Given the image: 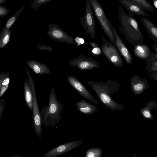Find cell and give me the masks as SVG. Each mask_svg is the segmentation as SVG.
I'll list each match as a JSON object with an SVG mask.
<instances>
[{"label":"cell","mask_w":157,"mask_h":157,"mask_svg":"<svg viewBox=\"0 0 157 157\" xmlns=\"http://www.w3.org/2000/svg\"><path fill=\"white\" fill-rule=\"evenodd\" d=\"M87 82L106 107L112 110H123V105L115 101L111 96L112 94L119 92L121 86L120 83L110 79L106 82L88 81Z\"/></svg>","instance_id":"obj_1"},{"label":"cell","mask_w":157,"mask_h":157,"mask_svg":"<svg viewBox=\"0 0 157 157\" xmlns=\"http://www.w3.org/2000/svg\"><path fill=\"white\" fill-rule=\"evenodd\" d=\"M118 14L121 25L118 27V29L128 42L132 47L137 44H144V37L135 18L127 14L120 5Z\"/></svg>","instance_id":"obj_2"},{"label":"cell","mask_w":157,"mask_h":157,"mask_svg":"<svg viewBox=\"0 0 157 157\" xmlns=\"http://www.w3.org/2000/svg\"><path fill=\"white\" fill-rule=\"evenodd\" d=\"M63 105L57 100L54 88L52 87L47 105H44L40 112L41 122L46 127L54 126L61 120Z\"/></svg>","instance_id":"obj_3"},{"label":"cell","mask_w":157,"mask_h":157,"mask_svg":"<svg viewBox=\"0 0 157 157\" xmlns=\"http://www.w3.org/2000/svg\"><path fill=\"white\" fill-rule=\"evenodd\" d=\"M92 9L97 21L110 42L117 49L115 38L102 6L97 0H91Z\"/></svg>","instance_id":"obj_4"},{"label":"cell","mask_w":157,"mask_h":157,"mask_svg":"<svg viewBox=\"0 0 157 157\" xmlns=\"http://www.w3.org/2000/svg\"><path fill=\"white\" fill-rule=\"evenodd\" d=\"M26 69L27 75L30 82L33 96V109L32 116L33 128L36 134L39 138L41 139L42 136V123L40 112L38 105L35 82L31 76L27 67Z\"/></svg>","instance_id":"obj_5"},{"label":"cell","mask_w":157,"mask_h":157,"mask_svg":"<svg viewBox=\"0 0 157 157\" xmlns=\"http://www.w3.org/2000/svg\"><path fill=\"white\" fill-rule=\"evenodd\" d=\"M101 40L103 43L100 47L102 53L113 66L117 67H123V60L118 50L110 42L103 36H101Z\"/></svg>","instance_id":"obj_6"},{"label":"cell","mask_w":157,"mask_h":157,"mask_svg":"<svg viewBox=\"0 0 157 157\" xmlns=\"http://www.w3.org/2000/svg\"><path fill=\"white\" fill-rule=\"evenodd\" d=\"M85 5V13L83 16H81L80 18V23L85 32L89 34L91 38L95 39L96 27L91 0H86Z\"/></svg>","instance_id":"obj_7"},{"label":"cell","mask_w":157,"mask_h":157,"mask_svg":"<svg viewBox=\"0 0 157 157\" xmlns=\"http://www.w3.org/2000/svg\"><path fill=\"white\" fill-rule=\"evenodd\" d=\"M47 27L49 30L47 32V34L49 36L50 39L55 41L76 44L73 37L60 29L57 24H51Z\"/></svg>","instance_id":"obj_8"},{"label":"cell","mask_w":157,"mask_h":157,"mask_svg":"<svg viewBox=\"0 0 157 157\" xmlns=\"http://www.w3.org/2000/svg\"><path fill=\"white\" fill-rule=\"evenodd\" d=\"M68 63L71 66L77 67L82 70L98 68L100 66V64L93 58L86 57L82 54L72 59Z\"/></svg>","instance_id":"obj_9"},{"label":"cell","mask_w":157,"mask_h":157,"mask_svg":"<svg viewBox=\"0 0 157 157\" xmlns=\"http://www.w3.org/2000/svg\"><path fill=\"white\" fill-rule=\"evenodd\" d=\"M82 140H77L67 142L55 147L44 154L43 157H56L71 151L80 146Z\"/></svg>","instance_id":"obj_10"},{"label":"cell","mask_w":157,"mask_h":157,"mask_svg":"<svg viewBox=\"0 0 157 157\" xmlns=\"http://www.w3.org/2000/svg\"><path fill=\"white\" fill-rule=\"evenodd\" d=\"M109 26L115 39L117 50L121 56L123 57L127 64L129 65L131 64L133 61V58L131 53L117 34V31L109 20Z\"/></svg>","instance_id":"obj_11"},{"label":"cell","mask_w":157,"mask_h":157,"mask_svg":"<svg viewBox=\"0 0 157 157\" xmlns=\"http://www.w3.org/2000/svg\"><path fill=\"white\" fill-rule=\"evenodd\" d=\"M68 83L80 94L93 103L99 104L82 83L73 76L69 75L67 78Z\"/></svg>","instance_id":"obj_12"},{"label":"cell","mask_w":157,"mask_h":157,"mask_svg":"<svg viewBox=\"0 0 157 157\" xmlns=\"http://www.w3.org/2000/svg\"><path fill=\"white\" fill-rule=\"evenodd\" d=\"M130 83L132 91L136 95L143 94L149 86L147 80L145 78H142L138 75H134L131 78Z\"/></svg>","instance_id":"obj_13"},{"label":"cell","mask_w":157,"mask_h":157,"mask_svg":"<svg viewBox=\"0 0 157 157\" xmlns=\"http://www.w3.org/2000/svg\"><path fill=\"white\" fill-rule=\"evenodd\" d=\"M133 53L136 57L145 61L152 57L154 53L151 52L149 47L145 44H137L134 46Z\"/></svg>","instance_id":"obj_14"},{"label":"cell","mask_w":157,"mask_h":157,"mask_svg":"<svg viewBox=\"0 0 157 157\" xmlns=\"http://www.w3.org/2000/svg\"><path fill=\"white\" fill-rule=\"evenodd\" d=\"M119 2L126 10L128 15L132 17L134 14L145 17H148L149 14L144 11L136 5L131 3L129 0H118Z\"/></svg>","instance_id":"obj_15"},{"label":"cell","mask_w":157,"mask_h":157,"mask_svg":"<svg viewBox=\"0 0 157 157\" xmlns=\"http://www.w3.org/2000/svg\"><path fill=\"white\" fill-rule=\"evenodd\" d=\"M27 63L28 66L36 74L49 75L51 73L50 69L45 64L33 60L27 61Z\"/></svg>","instance_id":"obj_16"},{"label":"cell","mask_w":157,"mask_h":157,"mask_svg":"<svg viewBox=\"0 0 157 157\" xmlns=\"http://www.w3.org/2000/svg\"><path fill=\"white\" fill-rule=\"evenodd\" d=\"M76 105L77 109L79 112L86 115L92 114L97 109L96 106L84 100L77 102Z\"/></svg>","instance_id":"obj_17"},{"label":"cell","mask_w":157,"mask_h":157,"mask_svg":"<svg viewBox=\"0 0 157 157\" xmlns=\"http://www.w3.org/2000/svg\"><path fill=\"white\" fill-rule=\"evenodd\" d=\"M140 21L148 35L157 43V27L151 21L146 17H142Z\"/></svg>","instance_id":"obj_18"},{"label":"cell","mask_w":157,"mask_h":157,"mask_svg":"<svg viewBox=\"0 0 157 157\" xmlns=\"http://www.w3.org/2000/svg\"><path fill=\"white\" fill-rule=\"evenodd\" d=\"M154 109H157V102L155 100H151L147 102L144 108L140 109V112L144 119L152 120L154 117L151 110Z\"/></svg>","instance_id":"obj_19"},{"label":"cell","mask_w":157,"mask_h":157,"mask_svg":"<svg viewBox=\"0 0 157 157\" xmlns=\"http://www.w3.org/2000/svg\"><path fill=\"white\" fill-rule=\"evenodd\" d=\"M24 97L26 105L29 109L33 112V96L29 80L26 79L24 85Z\"/></svg>","instance_id":"obj_20"},{"label":"cell","mask_w":157,"mask_h":157,"mask_svg":"<svg viewBox=\"0 0 157 157\" xmlns=\"http://www.w3.org/2000/svg\"><path fill=\"white\" fill-rule=\"evenodd\" d=\"M10 77L8 72H2L0 74V97L5 94L8 88Z\"/></svg>","instance_id":"obj_21"},{"label":"cell","mask_w":157,"mask_h":157,"mask_svg":"<svg viewBox=\"0 0 157 157\" xmlns=\"http://www.w3.org/2000/svg\"><path fill=\"white\" fill-rule=\"evenodd\" d=\"M10 30L5 26L0 33V49L8 44L10 40Z\"/></svg>","instance_id":"obj_22"},{"label":"cell","mask_w":157,"mask_h":157,"mask_svg":"<svg viewBox=\"0 0 157 157\" xmlns=\"http://www.w3.org/2000/svg\"><path fill=\"white\" fill-rule=\"evenodd\" d=\"M129 1L143 10H145L149 12L155 11L153 6L146 0H129Z\"/></svg>","instance_id":"obj_23"},{"label":"cell","mask_w":157,"mask_h":157,"mask_svg":"<svg viewBox=\"0 0 157 157\" xmlns=\"http://www.w3.org/2000/svg\"><path fill=\"white\" fill-rule=\"evenodd\" d=\"M146 64V69L148 73L157 71V59L153 56L145 61Z\"/></svg>","instance_id":"obj_24"},{"label":"cell","mask_w":157,"mask_h":157,"mask_svg":"<svg viewBox=\"0 0 157 157\" xmlns=\"http://www.w3.org/2000/svg\"><path fill=\"white\" fill-rule=\"evenodd\" d=\"M102 149L99 147H94L87 150L84 157H102Z\"/></svg>","instance_id":"obj_25"},{"label":"cell","mask_w":157,"mask_h":157,"mask_svg":"<svg viewBox=\"0 0 157 157\" xmlns=\"http://www.w3.org/2000/svg\"><path fill=\"white\" fill-rule=\"evenodd\" d=\"M24 6L19 9L16 13L11 17H10L7 21L5 27L7 29H10L13 25L16 22L18 17L19 16L21 11L25 8Z\"/></svg>","instance_id":"obj_26"},{"label":"cell","mask_w":157,"mask_h":157,"mask_svg":"<svg viewBox=\"0 0 157 157\" xmlns=\"http://www.w3.org/2000/svg\"><path fill=\"white\" fill-rule=\"evenodd\" d=\"M51 1L52 0H35L32 4L31 7L36 10L40 6Z\"/></svg>","instance_id":"obj_27"},{"label":"cell","mask_w":157,"mask_h":157,"mask_svg":"<svg viewBox=\"0 0 157 157\" xmlns=\"http://www.w3.org/2000/svg\"><path fill=\"white\" fill-rule=\"evenodd\" d=\"M9 10L6 7L0 6V17H4L7 15L10 12Z\"/></svg>","instance_id":"obj_28"},{"label":"cell","mask_w":157,"mask_h":157,"mask_svg":"<svg viewBox=\"0 0 157 157\" xmlns=\"http://www.w3.org/2000/svg\"><path fill=\"white\" fill-rule=\"evenodd\" d=\"M91 53L93 56H97L101 55L102 52L100 48L98 47L93 48L91 50Z\"/></svg>","instance_id":"obj_29"},{"label":"cell","mask_w":157,"mask_h":157,"mask_svg":"<svg viewBox=\"0 0 157 157\" xmlns=\"http://www.w3.org/2000/svg\"><path fill=\"white\" fill-rule=\"evenodd\" d=\"M5 105V101L3 98L0 100V120H1Z\"/></svg>","instance_id":"obj_30"},{"label":"cell","mask_w":157,"mask_h":157,"mask_svg":"<svg viewBox=\"0 0 157 157\" xmlns=\"http://www.w3.org/2000/svg\"><path fill=\"white\" fill-rule=\"evenodd\" d=\"M36 46L40 50H47L50 51H53L52 48L50 46L39 44L36 45Z\"/></svg>","instance_id":"obj_31"},{"label":"cell","mask_w":157,"mask_h":157,"mask_svg":"<svg viewBox=\"0 0 157 157\" xmlns=\"http://www.w3.org/2000/svg\"><path fill=\"white\" fill-rule=\"evenodd\" d=\"M74 39L75 43L77 44V46L84 44L85 41L83 38L77 36Z\"/></svg>","instance_id":"obj_32"},{"label":"cell","mask_w":157,"mask_h":157,"mask_svg":"<svg viewBox=\"0 0 157 157\" xmlns=\"http://www.w3.org/2000/svg\"><path fill=\"white\" fill-rule=\"evenodd\" d=\"M148 74L151 78L157 82V71H153Z\"/></svg>","instance_id":"obj_33"},{"label":"cell","mask_w":157,"mask_h":157,"mask_svg":"<svg viewBox=\"0 0 157 157\" xmlns=\"http://www.w3.org/2000/svg\"><path fill=\"white\" fill-rule=\"evenodd\" d=\"M152 47L155 52V53H154V56L156 59H157V43H155L153 44Z\"/></svg>","instance_id":"obj_34"},{"label":"cell","mask_w":157,"mask_h":157,"mask_svg":"<svg viewBox=\"0 0 157 157\" xmlns=\"http://www.w3.org/2000/svg\"><path fill=\"white\" fill-rule=\"evenodd\" d=\"M89 44L93 48L99 47L98 44L94 42H90L89 43Z\"/></svg>","instance_id":"obj_35"},{"label":"cell","mask_w":157,"mask_h":157,"mask_svg":"<svg viewBox=\"0 0 157 157\" xmlns=\"http://www.w3.org/2000/svg\"><path fill=\"white\" fill-rule=\"evenodd\" d=\"M153 2L154 6L157 10V0H153Z\"/></svg>","instance_id":"obj_36"},{"label":"cell","mask_w":157,"mask_h":157,"mask_svg":"<svg viewBox=\"0 0 157 157\" xmlns=\"http://www.w3.org/2000/svg\"><path fill=\"white\" fill-rule=\"evenodd\" d=\"M9 157H32V156H28L26 157L21 156L19 155H13L11 156H10Z\"/></svg>","instance_id":"obj_37"},{"label":"cell","mask_w":157,"mask_h":157,"mask_svg":"<svg viewBox=\"0 0 157 157\" xmlns=\"http://www.w3.org/2000/svg\"><path fill=\"white\" fill-rule=\"evenodd\" d=\"M6 0H0V4H1L2 3H3L5 2L6 1Z\"/></svg>","instance_id":"obj_38"},{"label":"cell","mask_w":157,"mask_h":157,"mask_svg":"<svg viewBox=\"0 0 157 157\" xmlns=\"http://www.w3.org/2000/svg\"><path fill=\"white\" fill-rule=\"evenodd\" d=\"M132 157H137L136 153H135L133 154L132 156Z\"/></svg>","instance_id":"obj_39"},{"label":"cell","mask_w":157,"mask_h":157,"mask_svg":"<svg viewBox=\"0 0 157 157\" xmlns=\"http://www.w3.org/2000/svg\"><path fill=\"white\" fill-rule=\"evenodd\" d=\"M75 157L74 156H71L68 157Z\"/></svg>","instance_id":"obj_40"},{"label":"cell","mask_w":157,"mask_h":157,"mask_svg":"<svg viewBox=\"0 0 157 157\" xmlns=\"http://www.w3.org/2000/svg\"></svg>","instance_id":"obj_41"}]
</instances>
